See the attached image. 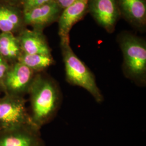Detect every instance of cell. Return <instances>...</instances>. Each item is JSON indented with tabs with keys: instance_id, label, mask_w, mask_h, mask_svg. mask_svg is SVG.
Returning a JSON list of instances; mask_svg holds the SVG:
<instances>
[{
	"instance_id": "2",
	"label": "cell",
	"mask_w": 146,
	"mask_h": 146,
	"mask_svg": "<svg viewBox=\"0 0 146 146\" xmlns=\"http://www.w3.org/2000/svg\"><path fill=\"white\" fill-rule=\"evenodd\" d=\"M61 47L67 81L71 84L85 89L96 102H101L104 100L103 96L94 75L74 52L70 46L69 38L61 39Z\"/></svg>"
},
{
	"instance_id": "14",
	"label": "cell",
	"mask_w": 146,
	"mask_h": 146,
	"mask_svg": "<svg viewBox=\"0 0 146 146\" xmlns=\"http://www.w3.org/2000/svg\"><path fill=\"white\" fill-rule=\"evenodd\" d=\"M21 16L15 9L5 5L0 6V31L12 33L21 25Z\"/></svg>"
},
{
	"instance_id": "18",
	"label": "cell",
	"mask_w": 146,
	"mask_h": 146,
	"mask_svg": "<svg viewBox=\"0 0 146 146\" xmlns=\"http://www.w3.org/2000/svg\"><path fill=\"white\" fill-rule=\"evenodd\" d=\"M3 1H15L17 0H3Z\"/></svg>"
},
{
	"instance_id": "8",
	"label": "cell",
	"mask_w": 146,
	"mask_h": 146,
	"mask_svg": "<svg viewBox=\"0 0 146 146\" xmlns=\"http://www.w3.org/2000/svg\"><path fill=\"white\" fill-rule=\"evenodd\" d=\"M60 11V8L54 0L24 13V20L28 25L40 28L54 21Z\"/></svg>"
},
{
	"instance_id": "4",
	"label": "cell",
	"mask_w": 146,
	"mask_h": 146,
	"mask_svg": "<svg viewBox=\"0 0 146 146\" xmlns=\"http://www.w3.org/2000/svg\"><path fill=\"white\" fill-rule=\"evenodd\" d=\"M29 123H33L23 96L5 94L0 98V131Z\"/></svg>"
},
{
	"instance_id": "15",
	"label": "cell",
	"mask_w": 146,
	"mask_h": 146,
	"mask_svg": "<svg viewBox=\"0 0 146 146\" xmlns=\"http://www.w3.org/2000/svg\"><path fill=\"white\" fill-rule=\"evenodd\" d=\"M10 68L8 62L0 55V90H3V82Z\"/></svg>"
},
{
	"instance_id": "17",
	"label": "cell",
	"mask_w": 146,
	"mask_h": 146,
	"mask_svg": "<svg viewBox=\"0 0 146 146\" xmlns=\"http://www.w3.org/2000/svg\"><path fill=\"white\" fill-rule=\"evenodd\" d=\"M60 8L65 9L78 0H55Z\"/></svg>"
},
{
	"instance_id": "3",
	"label": "cell",
	"mask_w": 146,
	"mask_h": 146,
	"mask_svg": "<svg viewBox=\"0 0 146 146\" xmlns=\"http://www.w3.org/2000/svg\"><path fill=\"white\" fill-rule=\"evenodd\" d=\"M124 58L125 75L140 85L146 82V47L140 38L127 35L120 42Z\"/></svg>"
},
{
	"instance_id": "9",
	"label": "cell",
	"mask_w": 146,
	"mask_h": 146,
	"mask_svg": "<svg viewBox=\"0 0 146 146\" xmlns=\"http://www.w3.org/2000/svg\"><path fill=\"white\" fill-rule=\"evenodd\" d=\"M88 3V0H78L64 9L58 21V34L61 39L69 38V32L73 26L82 19Z\"/></svg>"
},
{
	"instance_id": "5",
	"label": "cell",
	"mask_w": 146,
	"mask_h": 146,
	"mask_svg": "<svg viewBox=\"0 0 146 146\" xmlns=\"http://www.w3.org/2000/svg\"><path fill=\"white\" fill-rule=\"evenodd\" d=\"M35 73L23 64L15 62L10 66L3 82L5 94L23 96L28 93Z\"/></svg>"
},
{
	"instance_id": "6",
	"label": "cell",
	"mask_w": 146,
	"mask_h": 146,
	"mask_svg": "<svg viewBox=\"0 0 146 146\" xmlns=\"http://www.w3.org/2000/svg\"><path fill=\"white\" fill-rule=\"evenodd\" d=\"M40 128L29 123L0 131V146H44Z\"/></svg>"
},
{
	"instance_id": "13",
	"label": "cell",
	"mask_w": 146,
	"mask_h": 146,
	"mask_svg": "<svg viewBox=\"0 0 146 146\" xmlns=\"http://www.w3.org/2000/svg\"><path fill=\"white\" fill-rule=\"evenodd\" d=\"M17 62L23 64L36 73L43 71L52 66L54 63V59L52 55L28 54L21 52Z\"/></svg>"
},
{
	"instance_id": "16",
	"label": "cell",
	"mask_w": 146,
	"mask_h": 146,
	"mask_svg": "<svg viewBox=\"0 0 146 146\" xmlns=\"http://www.w3.org/2000/svg\"><path fill=\"white\" fill-rule=\"evenodd\" d=\"M24 13L54 0H22Z\"/></svg>"
},
{
	"instance_id": "12",
	"label": "cell",
	"mask_w": 146,
	"mask_h": 146,
	"mask_svg": "<svg viewBox=\"0 0 146 146\" xmlns=\"http://www.w3.org/2000/svg\"><path fill=\"white\" fill-rule=\"evenodd\" d=\"M21 52L18 39L12 33L0 34V55L5 60L17 62Z\"/></svg>"
},
{
	"instance_id": "11",
	"label": "cell",
	"mask_w": 146,
	"mask_h": 146,
	"mask_svg": "<svg viewBox=\"0 0 146 146\" xmlns=\"http://www.w3.org/2000/svg\"><path fill=\"white\" fill-rule=\"evenodd\" d=\"M122 10L131 21L138 25L146 22V5L145 0H119Z\"/></svg>"
},
{
	"instance_id": "10",
	"label": "cell",
	"mask_w": 146,
	"mask_h": 146,
	"mask_svg": "<svg viewBox=\"0 0 146 146\" xmlns=\"http://www.w3.org/2000/svg\"><path fill=\"white\" fill-rule=\"evenodd\" d=\"M21 52L28 54L51 56V50L42 33L37 31L26 29L17 38Z\"/></svg>"
},
{
	"instance_id": "1",
	"label": "cell",
	"mask_w": 146,
	"mask_h": 146,
	"mask_svg": "<svg viewBox=\"0 0 146 146\" xmlns=\"http://www.w3.org/2000/svg\"><path fill=\"white\" fill-rule=\"evenodd\" d=\"M28 94L31 122L40 128L52 119L58 110L60 103L58 87L52 79L38 74L34 77Z\"/></svg>"
},
{
	"instance_id": "7",
	"label": "cell",
	"mask_w": 146,
	"mask_h": 146,
	"mask_svg": "<svg viewBox=\"0 0 146 146\" xmlns=\"http://www.w3.org/2000/svg\"><path fill=\"white\" fill-rule=\"evenodd\" d=\"M90 9L101 26L109 31L114 29L119 16L115 0H92Z\"/></svg>"
}]
</instances>
